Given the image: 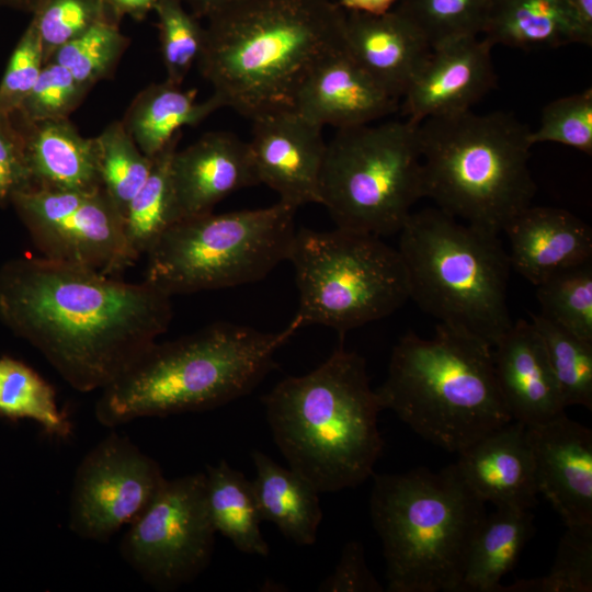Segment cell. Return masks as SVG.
<instances>
[{"instance_id": "34", "label": "cell", "mask_w": 592, "mask_h": 592, "mask_svg": "<svg viewBox=\"0 0 592 592\" xmlns=\"http://www.w3.org/2000/svg\"><path fill=\"white\" fill-rule=\"evenodd\" d=\"M102 187L125 219L127 207L146 182L153 163L138 148L122 121L95 137Z\"/></svg>"}, {"instance_id": "27", "label": "cell", "mask_w": 592, "mask_h": 592, "mask_svg": "<svg viewBox=\"0 0 592 592\" xmlns=\"http://www.w3.org/2000/svg\"><path fill=\"white\" fill-rule=\"evenodd\" d=\"M531 510L496 506L483 520L469 551L458 592H501V579L516 565L534 534Z\"/></svg>"}, {"instance_id": "48", "label": "cell", "mask_w": 592, "mask_h": 592, "mask_svg": "<svg viewBox=\"0 0 592 592\" xmlns=\"http://www.w3.org/2000/svg\"><path fill=\"white\" fill-rule=\"evenodd\" d=\"M399 0H340V7L349 12L383 14L398 3Z\"/></svg>"}, {"instance_id": "25", "label": "cell", "mask_w": 592, "mask_h": 592, "mask_svg": "<svg viewBox=\"0 0 592 592\" xmlns=\"http://www.w3.org/2000/svg\"><path fill=\"white\" fill-rule=\"evenodd\" d=\"M251 458L255 468L252 486L262 520L275 524L296 545H314L322 521L320 492L304 476L280 466L263 452L253 451Z\"/></svg>"}, {"instance_id": "35", "label": "cell", "mask_w": 592, "mask_h": 592, "mask_svg": "<svg viewBox=\"0 0 592 592\" xmlns=\"http://www.w3.org/2000/svg\"><path fill=\"white\" fill-rule=\"evenodd\" d=\"M543 317L592 341V263L561 270L536 285Z\"/></svg>"}, {"instance_id": "42", "label": "cell", "mask_w": 592, "mask_h": 592, "mask_svg": "<svg viewBox=\"0 0 592 592\" xmlns=\"http://www.w3.org/2000/svg\"><path fill=\"white\" fill-rule=\"evenodd\" d=\"M44 65L41 38L31 20L0 81V113L13 115L19 110L35 86Z\"/></svg>"}, {"instance_id": "2", "label": "cell", "mask_w": 592, "mask_h": 592, "mask_svg": "<svg viewBox=\"0 0 592 592\" xmlns=\"http://www.w3.org/2000/svg\"><path fill=\"white\" fill-rule=\"evenodd\" d=\"M345 20L331 0H250L208 20L196 65L225 106L252 119L292 107L307 72L346 48Z\"/></svg>"}, {"instance_id": "5", "label": "cell", "mask_w": 592, "mask_h": 592, "mask_svg": "<svg viewBox=\"0 0 592 592\" xmlns=\"http://www.w3.org/2000/svg\"><path fill=\"white\" fill-rule=\"evenodd\" d=\"M413 432L459 453L512 421L496 377L492 346L439 323L432 338L408 332L392 349L385 382L375 389Z\"/></svg>"}, {"instance_id": "15", "label": "cell", "mask_w": 592, "mask_h": 592, "mask_svg": "<svg viewBox=\"0 0 592 592\" xmlns=\"http://www.w3.org/2000/svg\"><path fill=\"white\" fill-rule=\"evenodd\" d=\"M320 125L293 107L252 118L248 143L259 183L276 192L294 208L319 204L320 177L327 143Z\"/></svg>"}, {"instance_id": "24", "label": "cell", "mask_w": 592, "mask_h": 592, "mask_svg": "<svg viewBox=\"0 0 592 592\" xmlns=\"http://www.w3.org/2000/svg\"><path fill=\"white\" fill-rule=\"evenodd\" d=\"M19 127L32 187L80 192L103 189L95 137H83L68 118Z\"/></svg>"}, {"instance_id": "44", "label": "cell", "mask_w": 592, "mask_h": 592, "mask_svg": "<svg viewBox=\"0 0 592 592\" xmlns=\"http://www.w3.org/2000/svg\"><path fill=\"white\" fill-rule=\"evenodd\" d=\"M323 592H382L384 587L367 567L363 545L348 542L334 571L318 587Z\"/></svg>"}, {"instance_id": "13", "label": "cell", "mask_w": 592, "mask_h": 592, "mask_svg": "<svg viewBox=\"0 0 592 592\" xmlns=\"http://www.w3.org/2000/svg\"><path fill=\"white\" fill-rule=\"evenodd\" d=\"M10 204L41 257L117 275L133 265L124 217L104 189L91 192L31 187Z\"/></svg>"}, {"instance_id": "36", "label": "cell", "mask_w": 592, "mask_h": 592, "mask_svg": "<svg viewBox=\"0 0 592 592\" xmlns=\"http://www.w3.org/2000/svg\"><path fill=\"white\" fill-rule=\"evenodd\" d=\"M127 45L128 38L122 34L118 22L103 21L59 47L48 61L60 65L77 81L92 88L113 75Z\"/></svg>"}, {"instance_id": "20", "label": "cell", "mask_w": 592, "mask_h": 592, "mask_svg": "<svg viewBox=\"0 0 592 592\" xmlns=\"http://www.w3.org/2000/svg\"><path fill=\"white\" fill-rule=\"evenodd\" d=\"M454 466L466 486L494 506L531 510L538 490L526 425L512 420L458 453Z\"/></svg>"}, {"instance_id": "3", "label": "cell", "mask_w": 592, "mask_h": 592, "mask_svg": "<svg viewBox=\"0 0 592 592\" xmlns=\"http://www.w3.org/2000/svg\"><path fill=\"white\" fill-rule=\"evenodd\" d=\"M214 322L181 338L155 342L101 390L94 414L115 428L140 418L212 410L252 391L275 367V353L300 329Z\"/></svg>"}, {"instance_id": "17", "label": "cell", "mask_w": 592, "mask_h": 592, "mask_svg": "<svg viewBox=\"0 0 592 592\" xmlns=\"http://www.w3.org/2000/svg\"><path fill=\"white\" fill-rule=\"evenodd\" d=\"M492 44L480 36L459 38L431 50L405 95L412 124L470 110L497 84Z\"/></svg>"}, {"instance_id": "4", "label": "cell", "mask_w": 592, "mask_h": 592, "mask_svg": "<svg viewBox=\"0 0 592 592\" xmlns=\"http://www.w3.org/2000/svg\"><path fill=\"white\" fill-rule=\"evenodd\" d=\"M262 402L289 468L319 492L354 488L373 476L385 445L383 407L356 352L339 346L310 373L277 383Z\"/></svg>"}, {"instance_id": "21", "label": "cell", "mask_w": 592, "mask_h": 592, "mask_svg": "<svg viewBox=\"0 0 592 592\" xmlns=\"http://www.w3.org/2000/svg\"><path fill=\"white\" fill-rule=\"evenodd\" d=\"M498 385L512 420L533 425L565 413L544 343L531 321L519 319L492 346Z\"/></svg>"}, {"instance_id": "1", "label": "cell", "mask_w": 592, "mask_h": 592, "mask_svg": "<svg viewBox=\"0 0 592 592\" xmlns=\"http://www.w3.org/2000/svg\"><path fill=\"white\" fill-rule=\"evenodd\" d=\"M171 296L92 269L22 257L0 269V319L81 392L121 376L172 320Z\"/></svg>"}, {"instance_id": "45", "label": "cell", "mask_w": 592, "mask_h": 592, "mask_svg": "<svg viewBox=\"0 0 592 592\" xmlns=\"http://www.w3.org/2000/svg\"><path fill=\"white\" fill-rule=\"evenodd\" d=\"M573 22L578 43L592 45V0H563Z\"/></svg>"}, {"instance_id": "19", "label": "cell", "mask_w": 592, "mask_h": 592, "mask_svg": "<svg viewBox=\"0 0 592 592\" xmlns=\"http://www.w3.org/2000/svg\"><path fill=\"white\" fill-rule=\"evenodd\" d=\"M292 107L309 121L337 129L371 124L398 107V99L378 87L346 48L318 61L297 87Z\"/></svg>"}, {"instance_id": "11", "label": "cell", "mask_w": 592, "mask_h": 592, "mask_svg": "<svg viewBox=\"0 0 592 592\" xmlns=\"http://www.w3.org/2000/svg\"><path fill=\"white\" fill-rule=\"evenodd\" d=\"M424 197L418 125L408 119L338 129L327 143L319 204L338 228L398 234Z\"/></svg>"}, {"instance_id": "16", "label": "cell", "mask_w": 592, "mask_h": 592, "mask_svg": "<svg viewBox=\"0 0 592 592\" xmlns=\"http://www.w3.org/2000/svg\"><path fill=\"white\" fill-rule=\"evenodd\" d=\"M526 430L538 493L566 528L592 527V431L566 413Z\"/></svg>"}, {"instance_id": "30", "label": "cell", "mask_w": 592, "mask_h": 592, "mask_svg": "<svg viewBox=\"0 0 592 592\" xmlns=\"http://www.w3.org/2000/svg\"><path fill=\"white\" fill-rule=\"evenodd\" d=\"M181 136L182 132L153 158L146 182L127 207L124 219L125 236L136 261L148 253L170 226L179 221L170 163Z\"/></svg>"}, {"instance_id": "32", "label": "cell", "mask_w": 592, "mask_h": 592, "mask_svg": "<svg viewBox=\"0 0 592 592\" xmlns=\"http://www.w3.org/2000/svg\"><path fill=\"white\" fill-rule=\"evenodd\" d=\"M559 387L565 407L592 409V341L554 323L542 315L531 314Z\"/></svg>"}, {"instance_id": "41", "label": "cell", "mask_w": 592, "mask_h": 592, "mask_svg": "<svg viewBox=\"0 0 592 592\" xmlns=\"http://www.w3.org/2000/svg\"><path fill=\"white\" fill-rule=\"evenodd\" d=\"M91 88L77 81L60 65L48 61L27 98L13 114L21 124L68 118Z\"/></svg>"}, {"instance_id": "49", "label": "cell", "mask_w": 592, "mask_h": 592, "mask_svg": "<svg viewBox=\"0 0 592 592\" xmlns=\"http://www.w3.org/2000/svg\"><path fill=\"white\" fill-rule=\"evenodd\" d=\"M39 2L41 0H0V5L33 14Z\"/></svg>"}, {"instance_id": "29", "label": "cell", "mask_w": 592, "mask_h": 592, "mask_svg": "<svg viewBox=\"0 0 592 592\" xmlns=\"http://www.w3.org/2000/svg\"><path fill=\"white\" fill-rule=\"evenodd\" d=\"M492 46L556 48L578 43L563 0H494L483 32Z\"/></svg>"}, {"instance_id": "37", "label": "cell", "mask_w": 592, "mask_h": 592, "mask_svg": "<svg viewBox=\"0 0 592 592\" xmlns=\"http://www.w3.org/2000/svg\"><path fill=\"white\" fill-rule=\"evenodd\" d=\"M592 527L567 528L550 571L502 585L501 592H591Z\"/></svg>"}, {"instance_id": "12", "label": "cell", "mask_w": 592, "mask_h": 592, "mask_svg": "<svg viewBox=\"0 0 592 592\" xmlns=\"http://www.w3.org/2000/svg\"><path fill=\"white\" fill-rule=\"evenodd\" d=\"M215 534L205 474L195 473L166 479L147 509L129 524L119 551L152 589L174 591L208 567Z\"/></svg>"}, {"instance_id": "39", "label": "cell", "mask_w": 592, "mask_h": 592, "mask_svg": "<svg viewBox=\"0 0 592 592\" xmlns=\"http://www.w3.org/2000/svg\"><path fill=\"white\" fill-rule=\"evenodd\" d=\"M38 32L44 62L62 45L103 21H119L107 0H41L31 19Z\"/></svg>"}, {"instance_id": "22", "label": "cell", "mask_w": 592, "mask_h": 592, "mask_svg": "<svg viewBox=\"0 0 592 592\" xmlns=\"http://www.w3.org/2000/svg\"><path fill=\"white\" fill-rule=\"evenodd\" d=\"M345 46L363 71L389 95L400 99L432 48L402 14L349 12Z\"/></svg>"}, {"instance_id": "9", "label": "cell", "mask_w": 592, "mask_h": 592, "mask_svg": "<svg viewBox=\"0 0 592 592\" xmlns=\"http://www.w3.org/2000/svg\"><path fill=\"white\" fill-rule=\"evenodd\" d=\"M295 213L277 202L182 219L146 254L144 281L171 297L260 281L288 260Z\"/></svg>"}, {"instance_id": "26", "label": "cell", "mask_w": 592, "mask_h": 592, "mask_svg": "<svg viewBox=\"0 0 592 592\" xmlns=\"http://www.w3.org/2000/svg\"><path fill=\"white\" fill-rule=\"evenodd\" d=\"M221 107L225 104L215 93L198 102L195 90H183L164 80L141 90L122 123L143 153L153 159L182 127L195 126Z\"/></svg>"}, {"instance_id": "7", "label": "cell", "mask_w": 592, "mask_h": 592, "mask_svg": "<svg viewBox=\"0 0 592 592\" xmlns=\"http://www.w3.org/2000/svg\"><path fill=\"white\" fill-rule=\"evenodd\" d=\"M531 129L514 115L471 110L418 124L424 197L449 216L500 235L536 193Z\"/></svg>"}, {"instance_id": "14", "label": "cell", "mask_w": 592, "mask_h": 592, "mask_svg": "<svg viewBox=\"0 0 592 592\" xmlns=\"http://www.w3.org/2000/svg\"><path fill=\"white\" fill-rule=\"evenodd\" d=\"M166 478L157 460L127 436L112 432L79 463L69 503V528L106 543L151 503Z\"/></svg>"}, {"instance_id": "47", "label": "cell", "mask_w": 592, "mask_h": 592, "mask_svg": "<svg viewBox=\"0 0 592 592\" xmlns=\"http://www.w3.org/2000/svg\"><path fill=\"white\" fill-rule=\"evenodd\" d=\"M115 14L121 19L127 14L134 19L143 20L153 10L156 0H107Z\"/></svg>"}, {"instance_id": "6", "label": "cell", "mask_w": 592, "mask_h": 592, "mask_svg": "<svg viewBox=\"0 0 592 592\" xmlns=\"http://www.w3.org/2000/svg\"><path fill=\"white\" fill-rule=\"evenodd\" d=\"M369 513L382 545L389 592H458L486 502L454 464L373 474Z\"/></svg>"}, {"instance_id": "33", "label": "cell", "mask_w": 592, "mask_h": 592, "mask_svg": "<svg viewBox=\"0 0 592 592\" xmlns=\"http://www.w3.org/2000/svg\"><path fill=\"white\" fill-rule=\"evenodd\" d=\"M494 0H399L402 14L434 49L483 34Z\"/></svg>"}, {"instance_id": "31", "label": "cell", "mask_w": 592, "mask_h": 592, "mask_svg": "<svg viewBox=\"0 0 592 592\" xmlns=\"http://www.w3.org/2000/svg\"><path fill=\"white\" fill-rule=\"evenodd\" d=\"M0 417L32 420L58 439H67L72 431L53 386L24 362L5 355L0 357Z\"/></svg>"}, {"instance_id": "23", "label": "cell", "mask_w": 592, "mask_h": 592, "mask_svg": "<svg viewBox=\"0 0 592 592\" xmlns=\"http://www.w3.org/2000/svg\"><path fill=\"white\" fill-rule=\"evenodd\" d=\"M503 232L511 269L534 286L592 258L591 228L562 208L531 205Z\"/></svg>"}, {"instance_id": "8", "label": "cell", "mask_w": 592, "mask_h": 592, "mask_svg": "<svg viewBox=\"0 0 592 592\" xmlns=\"http://www.w3.org/2000/svg\"><path fill=\"white\" fill-rule=\"evenodd\" d=\"M398 234L409 299L439 323L493 346L513 322L511 264L499 235L437 207L411 213Z\"/></svg>"}, {"instance_id": "46", "label": "cell", "mask_w": 592, "mask_h": 592, "mask_svg": "<svg viewBox=\"0 0 592 592\" xmlns=\"http://www.w3.org/2000/svg\"><path fill=\"white\" fill-rule=\"evenodd\" d=\"M250 0H182L196 18L212 19Z\"/></svg>"}, {"instance_id": "28", "label": "cell", "mask_w": 592, "mask_h": 592, "mask_svg": "<svg viewBox=\"0 0 592 592\" xmlns=\"http://www.w3.org/2000/svg\"><path fill=\"white\" fill-rule=\"evenodd\" d=\"M204 474L208 513L216 533L241 553L269 556L252 481L224 459L207 465Z\"/></svg>"}, {"instance_id": "43", "label": "cell", "mask_w": 592, "mask_h": 592, "mask_svg": "<svg viewBox=\"0 0 592 592\" xmlns=\"http://www.w3.org/2000/svg\"><path fill=\"white\" fill-rule=\"evenodd\" d=\"M30 187L22 132L12 115L0 113V207L8 206L15 193Z\"/></svg>"}, {"instance_id": "18", "label": "cell", "mask_w": 592, "mask_h": 592, "mask_svg": "<svg viewBox=\"0 0 592 592\" xmlns=\"http://www.w3.org/2000/svg\"><path fill=\"white\" fill-rule=\"evenodd\" d=\"M170 177L179 221L213 212L229 194L259 184L249 145L228 132H209L175 150Z\"/></svg>"}, {"instance_id": "10", "label": "cell", "mask_w": 592, "mask_h": 592, "mask_svg": "<svg viewBox=\"0 0 592 592\" xmlns=\"http://www.w3.org/2000/svg\"><path fill=\"white\" fill-rule=\"evenodd\" d=\"M295 271L300 327L320 325L341 338L380 320L409 299L406 267L380 237L335 227L296 230L288 260Z\"/></svg>"}, {"instance_id": "40", "label": "cell", "mask_w": 592, "mask_h": 592, "mask_svg": "<svg viewBox=\"0 0 592 592\" xmlns=\"http://www.w3.org/2000/svg\"><path fill=\"white\" fill-rule=\"evenodd\" d=\"M530 141L557 143L592 155V89L549 102L542 111L540 124L531 130Z\"/></svg>"}, {"instance_id": "38", "label": "cell", "mask_w": 592, "mask_h": 592, "mask_svg": "<svg viewBox=\"0 0 592 592\" xmlns=\"http://www.w3.org/2000/svg\"><path fill=\"white\" fill-rule=\"evenodd\" d=\"M160 47L167 81L181 86L197 62L205 41V27L182 0H156Z\"/></svg>"}]
</instances>
